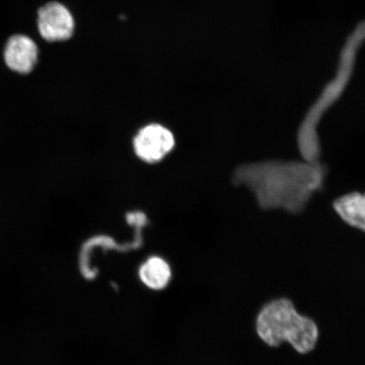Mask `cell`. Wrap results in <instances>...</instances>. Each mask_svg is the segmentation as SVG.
I'll return each instance as SVG.
<instances>
[{"label": "cell", "mask_w": 365, "mask_h": 365, "mask_svg": "<svg viewBox=\"0 0 365 365\" xmlns=\"http://www.w3.org/2000/svg\"><path fill=\"white\" fill-rule=\"evenodd\" d=\"M327 170L321 162L264 161L243 164L232 182L244 185L264 210L302 212L314 193L323 188Z\"/></svg>", "instance_id": "cell-1"}, {"label": "cell", "mask_w": 365, "mask_h": 365, "mask_svg": "<svg viewBox=\"0 0 365 365\" xmlns=\"http://www.w3.org/2000/svg\"><path fill=\"white\" fill-rule=\"evenodd\" d=\"M364 29V23H361L349 36L341 50L335 78L324 88L299 125L297 134V144L304 161L319 162L322 154L321 141L318 134L319 122L333 105L339 101L352 77L356 54L363 43Z\"/></svg>", "instance_id": "cell-2"}, {"label": "cell", "mask_w": 365, "mask_h": 365, "mask_svg": "<svg viewBox=\"0 0 365 365\" xmlns=\"http://www.w3.org/2000/svg\"><path fill=\"white\" fill-rule=\"evenodd\" d=\"M255 330L264 344L272 348L289 344L300 354L312 352L319 339L316 322L299 313L287 298L269 301L259 309Z\"/></svg>", "instance_id": "cell-3"}, {"label": "cell", "mask_w": 365, "mask_h": 365, "mask_svg": "<svg viewBox=\"0 0 365 365\" xmlns=\"http://www.w3.org/2000/svg\"><path fill=\"white\" fill-rule=\"evenodd\" d=\"M136 156L147 163L161 162L175 147V135L168 128L148 125L136 134L133 140Z\"/></svg>", "instance_id": "cell-4"}, {"label": "cell", "mask_w": 365, "mask_h": 365, "mask_svg": "<svg viewBox=\"0 0 365 365\" xmlns=\"http://www.w3.org/2000/svg\"><path fill=\"white\" fill-rule=\"evenodd\" d=\"M38 25L41 36L48 42L70 38L75 29L71 14L58 3H49L40 9Z\"/></svg>", "instance_id": "cell-5"}, {"label": "cell", "mask_w": 365, "mask_h": 365, "mask_svg": "<svg viewBox=\"0 0 365 365\" xmlns=\"http://www.w3.org/2000/svg\"><path fill=\"white\" fill-rule=\"evenodd\" d=\"M38 54V47L33 40L24 35H16L8 41L4 59L11 70L26 74L33 71Z\"/></svg>", "instance_id": "cell-6"}, {"label": "cell", "mask_w": 365, "mask_h": 365, "mask_svg": "<svg viewBox=\"0 0 365 365\" xmlns=\"http://www.w3.org/2000/svg\"><path fill=\"white\" fill-rule=\"evenodd\" d=\"M333 207L339 216L349 225L364 231L365 225L364 196L359 192L350 193L337 198Z\"/></svg>", "instance_id": "cell-7"}, {"label": "cell", "mask_w": 365, "mask_h": 365, "mask_svg": "<svg viewBox=\"0 0 365 365\" xmlns=\"http://www.w3.org/2000/svg\"><path fill=\"white\" fill-rule=\"evenodd\" d=\"M140 280L153 290H163L170 284L172 270L165 259L154 257L143 264L139 271Z\"/></svg>", "instance_id": "cell-8"}]
</instances>
